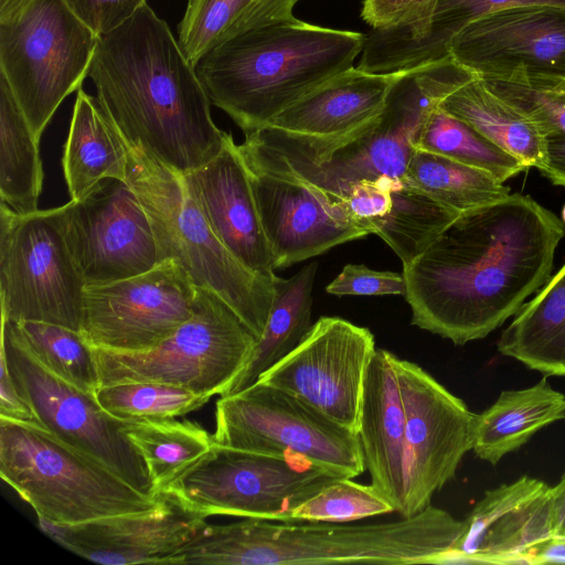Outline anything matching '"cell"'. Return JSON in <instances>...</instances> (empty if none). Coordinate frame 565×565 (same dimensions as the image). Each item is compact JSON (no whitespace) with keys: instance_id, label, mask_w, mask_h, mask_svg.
Returning a JSON list of instances; mask_svg holds the SVG:
<instances>
[{"instance_id":"cell-48","label":"cell","mask_w":565,"mask_h":565,"mask_svg":"<svg viewBox=\"0 0 565 565\" xmlns=\"http://www.w3.org/2000/svg\"><path fill=\"white\" fill-rule=\"evenodd\" d=\"M562 221L565 224V205H564V207L562 210Z\"/></svg>"},{"instance_id":"cell-40","label":"cell","mask_w":565,"mask_h":565,"mask_svg":"<svg viewBox=\"0 0 565 565\" xmlns=\"http://www.w3.org/2000/svg\"><path fill=\"white\" fill-rule=\"evenodd\" d=\"M395 512L372 484L340 478L292 511L294 521L344 523Z\"/></svg>"},{"instance_id":"cell-10","label":"cell","mask_w":565,"mask_h":565,"mask_svg":"<svg viewBox=\"0 0 565 565\" xmlns=\"http://www.w3.org/2000/svg\"><path fill=\"white\" fill-rule=\"evenodd\" d=\"M98 39L62 0H33L0 21V74L39 140L88 76Z\"/></svg>"},{"instance_id":"cell-30","label":"cell","mask_w":565,"mask_h":565,"mask_svg":"<svg viewBox=\"0 0 565 565\" xmlns=\"http://www.w3.org/2000/svg\"><path fill=\"white\" fill-rule=\"evenodd\" d=\"M439 107L465 121L526 168L543 172L547 156L536 126L477 77L447 96Z\"/></svg>"},{"instance_id":"cell-42","label":"cell","mask_w":565,"mask_h":565,"mask_svg":"<svg viewBox=\"0 0 565 565\" xmlns=\"http://www.w3.org/2000/svg\"><path fill=\"white\" fill-rule=\"evenodd\" d=\"M334 296H387L405 295L403 274L381 271L365 265L348 264L326 287Z\"/></svg>"},{"instance_id":"cell-24","label":"cell","mask_w":565,"mask_h":565,"mask_svg":"<svg viewBox=\"0 0 565 565\" xmlns=\"http://www.w3.org/2000/svg\"><path fill=\"white\" fill-rule=\"evenodd\" d=\"M395 354L376 349L367 369L358 437L371 484L403 514L406 488L405 413Z\"/></svg>"},{"instance_id":"cell-1","label":"cell","mask_w":565,"mask_h":565,"mask_svg":"<svg viewBox=\"0 0 565 565\" xmlns=\"http://www.w3.org/2000/svg\"><path fill=\"white\" fill-rule=\"evenodd\" d=\"M564 236L563 221L521 193L461 213L403 264L412 324L458 345L486 338L551 278Z\"/></svg>"},{"instance_id":"cell-27","label":"cell","mask_w":565,"mask_h":565,"mask_svg":"<svg viewBox=\"0 0 565 565\" xmlns=\"http://www.w3.org/2000/svg\"><path fill=\"white\" fill-rule=\"evenodd\" d=\"M71 200H79L105 179L126 181L127 145L99 100L77 90L62 159Z\"/></svg>"},{"instance_id":"cell-44","label":"cell","mask_w":565,"mask_h":565,"mask_svg":"<svg viewBox=\"0 0 565 565\" xmlns=\"http://www.w3.org/2000/svg\"><path fill=\"white\" fill-rule=\"evenodd\" d=\"M0 417L41 425L28 402L19 392L9 371L4 354L0 351Z\"/></svg>"},{"instance_id":"cell-32","label":"cell","mask_w":565,"mask_h":565,"mask_svg":"<svg viewBox=\"0 0 565 565\" xmlns=\"http://www.w3.org/2000/svg\"><path fill=\"white\" fill-rule=\"evenodd\" d=\"M39 141L0 74V199L20 214L39 210L43 184Z\"/></svg>"},{"instance_id":"cell-23","label":"cell","mask_w":565,"mask_h":565,"mask_svg":"<svg viewBox=\"0 0 565 565\" xmlns=\"http://www.w3.org/2000/svg\"><path fill=\"white\" fill-rule=\"evenodd\" d=\"M342 201L351 220L367 234L380 236L403 264L419 256L461 214L406 177L359 180L348 186Z\"/></svg>"},{"instance_id":"cell-5","label":"cell","mask_w":565,"mask_h":565,"mask_svg":"<svg viewBox=\"0 0 565 565\" xmlns=\"http://www.w3.org/2000/svg\"><path fill=\"white\" fill-rule=\"evenodd\" d=\"M365 38L361 32L319 26L294 17L227 39L203 54L194 70L211 104L249 134L352 68Z\"/></svg>"},{"instance_id":"cell-22","label":"cell","mask_w":565,"mask_h":565,"mask_svg":"<svg viewBox=\"0 0 565 565\" xmlns=\"http://www.w3.org/2000/svg\"><path fill=\"white\" fill-rule=\"evenodd\" d=\"M183 179L222 244L250 270L273 273L275 260L249 172L232 135L226 134L221 151L213 159Z\"/></svg>"},{"instance_id":"cell-38","label":"cell","mask_w":565,"mask_h":565,"mask_svg":"<svg viewBox=\"0 0 565 565\" xmlns=\"http://www.w3.org/2000/svg\"><path fill=\"white\" fill-rule=\"evenodd\" d=\"M17 324L24 343L43 366L79 390L95 393L99 387L98 371L79 331L41 321Z\"/></svg>"},{"instance_id":"cell-39","label":"cell","mask_w":565,"mask_h":565,"mask_svg":"<svg viewBox=\"0 0 565 565\" xmlns=\"http://www.w3.org/2000/svg\"><path fill=\"white\" fill-rule=\"evenodd\" d=\"M99 405L120 419L175 418L204 406L212 397L159 382H125L99 386Z\"/></svg>"},{"instance_id":"cell-11","label":"cell","mask_w":565,"mask_h":565,"mask_svg":"<svg viewBox=\"0 0 565 565\" xmlns=\"http://www.w3.org/2000/svg\"><path fill=\"white\" fill-rule=\"evenodd\" d=\"M340 478L302 456L267 455L213 441L161 490L206 516L294 521L296 508Z\"/></svg>"},{"instance_id":"cell-34","label":"cell","mask_w":565,"mask_h":565,"mask_svg":"<svg viewBox=\"0 0 565 565\" xmlns=\"http://www.w3.org/2000/svg\"><path fill=\"white\" fill-rule=\"evenodd\" d=\"M406 179L440 204L463 213L507 198L511 191L490 172L414 148Z\"/></svg>"},{"instance_id":"cell-45","label":"cell","mask_w":565,"mask_h":565,"mask_svg":"<svg viewBox=\"0 0 565 565\" xmlns=\"http://www.w3.org/2000/svg\"><path fill=\"white\" fill-rule=\"evenodd\" d=\"M553 489V539L565 541V472Z\"/></svg>"},{"instance_id":"cell-12","label":"cell","mask_w":565,"mask_h":565,"mask_svg":"<svg viewBox=\"0 0 565 565\" xmlns=\"http://www.w3.org/2000/svg\"><path fill=\"white\" fill-rule=\"evenodd\" d=\"M212 438L243 450L302 456L342 478L365 470L358 434L292 394L260 382L217 399Z\"/></svg>"},{"instance_id":"cell-21","label":"cell","mask_w":565,"mask_h":565,"mask_svg":"<svg viewBox=\"0 0 565 565\" xmlns=\"http://www.w3.org/2000/svg\"><path fill=\"white\" fill-rule=\"evenodd\" d=\"M553 535V489L523 476L484 493L463 520L445 564L532 565Z\"/></svg>"},{"instance_id":"cell-2","label":"cell","mask_w":565,"mask_h":565,"mask_svg":"<svg viewBox=\"0 0 565 565\" xmlns=\"http://www.w3.org/2000/svg\"><path fill=\"white\" fill-rule=\"evenodd\" d=\"M88 76L124 138L178 173L221 151L227 132L212 119L194 65L148 3L99 36Z\"/></svg>"},{"instance_id":"cell-35","label":"cell","mask_w":565,"mask_h":565,"mask_svg":"<svg viewBox=\"0 0 565 565\" xmlns=\"http://www.w3.org/2000/svg\"><path fill=\"white\" fill-rule=\"evenodd\" d=\"M126 434L142 455L157 492L213 445L212 436L203 427L173 417L130 419Z\"/></svg>"},{"instance_id":"cell-4","label":"cell","mask_w":565,"mask_h":565,"mask_svg":"<svg viewBox=\"0 0 565 565\" xmlns=\"http://www.w3.org/2000/svg\"><path fill=\"white\" fill-rule=\"evenodd\" d=\"M463 82L461 68L441 58L407 70L381 116L362 132L318 138L265 126L246 134L238 149L247 167L289 173L342 202L348 186L359 180L406 177L417 130Z\"/></svg>"},{"instance_id":"cell-47","label":"cell","mask_w":565,"mask_h":565,"mask_svg":"<svg viewBox=\"0 0 565 565\" xmlns=\"http://www.w3.org/2000/svg\"><path fill=\"white\" fill-rule=\"evenodd\" d=\"M33 0H0V21H6L28 7Z\"/></svg>"},{"instance_id":"cell-6","label":"cell","mask_w":565,"mask_h":565,"mask_svg":"<svg viewBox=\"0 0 565 565\" xmlns=\"http://www.w3.org/2000/svg\"><path fill=\"white\" fill-rule=\"evenodd\" d=\"M125 141L126 182L149 216L158 260H174L196 287L215 292L258 340L275 298V273H255L243 265L214 234L183 175Z\"/></svg>"},{"instance_id":"cell-19","label":"cell","mask_w":565,"mask_h":565,"mask_svg":"<svg viewBox=\"0 0 565 565\" xmlns=\"http://www.w3.org/2000/svg\"><path fill=\"white\" fill-rule=\"evenodd\" d=\"M207 516L161 490L154 507L73 525L39 520L67 551L104 565L168 564L206 525Z\"/></svg>"},{"instance_id":"cell-37","label":"cell","mask_w":565,"mask_h":565,"mask_svg":"<svg viewBox=\"0 0 565 565\" xmlns=\"http://www.w3.org/2000/svg\"><path fill=\"white\" fill-rule=\"evenodd\" d=\"M482 79L536 126L547 156L542 173L553 184L565 186V87L523 79Z\"/></svg>"},{"instance_id":"cell-29","label":"cell","mask_w":565,"mask_h":565,"mask_svg":"<svg viewBox=\"0 0 565 565\" xmlns=\"http://www.w3.org/2000/svg\"><path fill=\"white\" fill-rule=\"evenodd\" d=\"M497 348L544 376H565V264L519 310Z\"/></svg>"},{"instance_id":"cell-43","label":"cell","mask_w":565,"mask_h":565,"mask_svg":"<svg viewBox=\"0 0 565 565\" xmlns=\"http://www.w3.org/2000/svg\"><path fill=\"white\" fill-rule=\"evenodd\" d=\"M98 36L117 29L131 18L146 0H62Z\"/></svg>"},{"instance_id":"cell-8","label":"cell","mask_w":565,"mask_h":565,"mask_svg":"<svg viewBox=\"0 0 565 565\" xmlns=\"http://www.w3.org/2000/svg\"><path fill=\"white\" fill-rule=\"evenodd\" d=\"M257 338L215 292L196 287L192 317L158 345L138 352L90 348L99 386L159 382L196 394L227 395Z\"/></svg>"},{"instance_id":"cell-28","label":"cell","mask_w":565,"mask_h":565,"mask_svg":"<svg viewBox=\"0 0 565 565\" xmlns=\"http://www.w3.org/2000/svg\"><path fill=\"white\" fill-rule=\"evenodd\" d=\"M565 418V395L544 376L533 386L501 392L495 402L476 415L472 451L495 466L542 428Z\"/></svg>"},{"instance_id":"cell-33","label":"cell","mask_w":565,"mask_h":565,"mask_svg":"<svg viewBox=\"0 0 565 565\" xmlns=\"http://www.w3.org/2000/svg\"><path fill=\"white\" fill-rule=\"evenodd\" d=\"M299 0H188L178 42L194 65L207 51L250 28L294 18Z\"/></svg>"},{"instance_id":"cell-9","label":"cell","mask_w":565,"mask_h":565,"mask_svg":"<svg viewBox=\"0 0 565 565\" xmlns=\"http://www.w3.org/2000/svg\"><path fill=\"white\" fill-rule=\"evenodd\" d=\"M67 203L28 214L0 205L1 318L79 331L86 282L66 236Z\"/></svg>"},{"instance_id":"cell-15","label":"cell","mask_w":565,"mask_h":565,"mask_svg":"<svg viewBox=\"0 0 565 565\" xmlns=\"http://www.w3.org/2000/svg\"><path fill=\"white\" fill-rule=\"evenodd\" d=\"M376 349L370 329L340 317H320L256 382L292 394L358 434L364 382Z\"/></svg>"},{"instance_id":"cell-41","label":"cell","mask_w":565,"mask_h":565,"mask_svg":"<svg viewBox=\"0 0 565 565\" xmlns=\"http://www.w3.org/2000/svg\"><path fill=\"white\" fill-rule=\"evenodd\" d=\"M438 0H363L361 18L385 35L411 39L423 33Z\"/></svg>"},{"instance_id":"cell-36","label":"cell","mask_w":565,"mask_h":565,"mask_svg":"<svg viewBox=\"0 0 565 565\" xmlns=\"http://www.w3.org/2000/svg\"><path fill=\"white\" fill-rule=\"evenodd\" d=\"M413 146L488 171L501 182L527 169L518 158L439 106L417 130Z\"/></svg>"},{"instance_id":"cell-17","label":"cell","mask_w":565,"mask_h":565,"mask_svg":"<svg viewBox=\"0 0 565 565\" xmlns=\"http://www.w3.org/2000/svg\"><path fill=\"white\" fill-rule=\"evenodd\" d=\"M66 236L86 286L129 278L159 262L149 216L119 179H105L67 202Z\"/></svg>"},{"instance_id":"cell-26","label":"cell","mask_w":565,"mask_h":565,"mask_svg":"<svg viewBox=\"0 0 565 565\" xmlns=\"http://www.w3.org/2000/svg\"><path fill=\"white\" fill-rule=\"evenodd\" d=\"M529 7L565 10V0H438L425 31L415 38H392L371 29L358 67L394 73L438 61L449 55L451 41L473 21L498 11Z\"/></svg>"},{"instance_id":"cell-25","label":"cell","mask_w":565,"mask_h":565,"mask_svg":"<svg viewBox=\"0 0 565 565\" xmlns=\"http://www.w3.org/2000/svg\"><path fill=\"white\" fill-rule=\"evenodd\" d=\"M406 71L373 73L353 66L302 96L267 126L318 138L362 132L381 116L392 87Z\"/></svg>"},{"instance_id":"cell-46","label":"cell","mask_w":565,"mask_h":565,"mask_svg":"<svg viewBox=\"0 0 565 565\" xmlns=\"http://www.w3.org/2000/svg\"><path fill=\"white\" fill-rule=\"evenodd\" d=\"M565 563V541L552 539L534 555L532 565Z\"/></svg>"},{"instance_id":"cell-3","label":"cell","mask_w":565,"mask_h":565,"mask_svg":"<svg viewBox=\"0 0 565 565\" xmlns=\"http://www.w3.org/2000/svg\"><path fill=\"white\" fill-rule=\"evenodd\" d=\"M462 530L463 521L431 504L412 516L360 525L244 518L206 523L170 565H444Z\"/></svg>"},{"instance_id":"cell-16","label":"cell","mask_w":565,"mask_h":565,"mask_svg":"<svg viewBox=\"0 0 565 565\" xmlns=\"http://www.w3.org/2000/svg\"><path fill=\"white\" fill-rule=\"evenodd\" d=\"M405 413L406 488L401 516L430 505L472 450L476 415L465 402L414 362L395 355Z\"/></svg>"},{"instance_id":"cell-31","label":"cell","mask_w":565,"mask_h":565,"mask_svg":"<svg viewBox=\"0 0 565 565\" xmlns=\"http://www.w3.org/2000/svg\"><path fill=\"white\" fill-rule=\"evenodd\" d=\"M318 264L311 262L289 278L274 275L275 298L252 358L231 392L253 385L259 376L290 353L312 328V290Z\"/></svg>"},{"instance_id":"cell-18","label":"cell","mask_w":565,"mask_h":565,"mask_svg":"<svg viewBox=\"0 0 565 565\" xmlns=\"http://www.w3.org/2000/svg\"><path fill=\"white\" fill-rule=\"evenodd\" d=\"M448 54L484 79H523L565 87V10L515 8L482 17Z\"/></svg>"},{"instance_id":"cell-7","label":"cell","mask_w":565,"mask_h":565,"mask_svg":"<svg viewBox=\"0 0 565 565\" xmlns=\"http://www.w3.org/2000/svg\"><path fill=\"white\" fill-rule=\"evenodd\" d=\"M0 476L39 520L73 525L156 505L97 459L35 423L0 417Z\"/></svg>"},{"instance_id":"cell-14","label":"cell","mask_w":565,"mask_h":565,"mask_svg":"<svg viewBox=\"0 0 565 565\" xmlns=\"http://www.w3.org/2000/svg\"><path fill=\"white\" fill-rule=\"evenodd\" d=\"M196 286L174 260L116 281L86 286L81 334L90 348L151 349L193 315Z\"/></svg>"},{"instance_id":"cell-13","label":"cell","mask_w":565,"mask_h":565,"mask_svg":"<svg viewBox=\"0 0 565 565\" xmlns=\"http://www.w3.org/2000/svg\"><path fill=\"white\" fill-rule=\"evenodd\" d=\"M1 352L19 392L43 428L103 462L141 493L158 495L142 455L126 434L129 420L107 413L94 393L50 372L29 350L17 322L2 318Z\"/></svg>"},{"instance_id":"cell-20","label":"cell","mask_w":565,"mask_h":565,"mask_svg":"<svg viewBox=\"0 0 565 565\" xmlns=\"http://www.w3.org/2000/svg\"><path fill=\"white\" fill-rule=\"evenodd\" d=\"M247 169L275 269L369 235L342 202L310 183L286 172Z\"/></svg>"}]
</instances>
